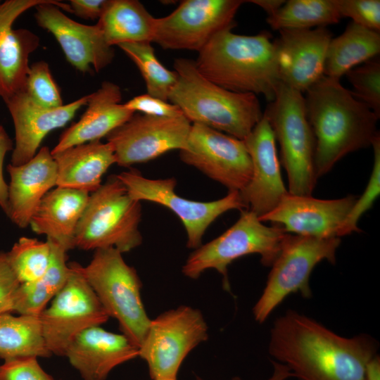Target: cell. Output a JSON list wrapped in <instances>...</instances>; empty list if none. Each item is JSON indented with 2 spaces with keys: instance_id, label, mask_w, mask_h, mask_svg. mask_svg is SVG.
I'll return each mask as SVG.
<instances>
[{
  "instance_id": "1",
  "label": "cell",
  "mask_w": 380,
  "mask_h": 380,
  "mask_svg": "<svg viewBox=\"0 0 380 380\" xmlns=\"http://www.w3.org/2000/svg\"><path fill=\"white\" fill-rule=\"evenodd\" d=\"M378 343L360 334L347 338L316 320L289 310L270 329L268 351L299 380H363Z\"/></svg>"
},
{
  "instance_id": "2",
  "label": "cell",
  "mask_w": 380,
  "mask_h": 380,
  "mask_svg": "<svg viewBox=\"0 0 380 380\" xmlns=\"http://www.w3.org/2000/svg\"><path fill=\"white\" fill-rule=\"evenodd\" d=\"M306 114L315 139L317 178L349 153L372 146L379 118L345 88L339 79L323 76L305 91Z\"/></svg>"
},
{
  "instance_id": "3",
  "label": "cell",
  "mask_w": 380,
  "mask_h": 380,
  "mask_svg": "<svg viewBox=\"0 0 380 380\" xmlns=\"http://www.w3.org/2000/svg\"><path fill=\"white\" fill-rule=\"evenodd\" d=\"M232 30L217 33L198 52L197 70L227 90L261 94L272 101L280 80L271 34L243 35Z\"/></svg>"
},
{
  "instance_id": "4",
  "label": "cell",
  "mask_w": 380,
  "mask_h": 380,
  "mask_svg": "<svg viewBox=\"0 0 380 380\" xmlns=\"http://www.w3.org/2000/svg\"><path fill=\"white\" fill-rule=\"evenodd\" d=\"M173 66L177 80L168 101L177 106L191 124L243 140L261 120L263 113L256 95L234 92L212 82L191 59L177 58Z\"/></svg>"
},
{
  "instance_id": "5",
  "label": "cell",
  "mask_w": 380,
  "mask_h": 380,
  "mask_svg": "<svg viewBox=\"0 0 380 380\" xmlns=\"http://www.w3.org/2000/svg\"><path fill=\"white\" fill-rule=\"evenodd\" d=\"M122 254L115 248L96 249L89 265L77 267L108 317L115 318L122 334L139 348L151 319L141 300L140 279Z\"/></svg>"
},
{
  "instance_id": "6",
  "label": "cell",
  "mask_w": 380,
  "mask_h": 380,
  "mask_svg": "<svg viewBox=\"0 0 380 380\" xmlns=\"http://www.w3.org/2000/svg\"><path fill=\"white\" fill-rule=\"evenodd\" d=\"M141 217L140 201L129 195L116 175L110 177L89 195L77 226L75 247L115 248L122 253L129 252L142 242Z\"/></svg>"
},
{
  "instance_id": "7",
  "label": "cell",
  "mask_w": 380,
  "mask_h": 380,
  "mask_svg": "<svg viewBox=\"0 0 380 380\" xmlns=\"http://www.w3.org/2000/svg\"><path fill=\"white\" fill-rule=\"evenodd\" d=\"M263 113L280 146L289 193L311 196L317 179L314 163L315 139L303 93L280 82L274 99Z\"/></svg>"
},
{
  "instance_id": "8",
  "label": "cell",
  "mask_w": 380,
  "mask_h": 380,
  "mask_svg": "<svg viewBox=\"0 0 380 380\" xmlns=\"http://www.w3.org/2000/svg\"><path fill=\"white\" fill-rule=\"evenodd\" d=\"M286 234L281 227L266 226L253 212L242 210L230 228L189 255L182 272L196 279L206 270L214 269L222 276L223 287L229 291L227 267L232 262L247 255L259 254L261 263L271 267Z\"/></svg>"
},
{
  "instance_id": "9",
  "label": "cell",
  "mask_w": 380,
  "mask_h": 380,
  "mask_svg": "<svg viewBox=\"0 0 380 380\" xmlns=\"http://www.w3.org/2000/svg\"><path fill=\"white\" fill-rule=\"evenodd\" d=\"M338 237L319 239L287 233L278 256L272 265L265 286L253 308L254 319L263 323L290 294L312 297L310 276L322 260L336 262Z\"/></svg>"
},
{
  "instance_id": "10",
  "label": "cell",
  "mask_w": 380,
  "mask_h": 380,
  "mask_svg": "<svg viewBox=\"0 0 380 380\" xmlns=\"http://www.w3.org/2000/svg\"><path fill=\"white\" fill-rule=\"evenodd\" d=\"M208 331L201 311L187 305L151 319L139 348V357L146 362L151 380H177L182 362L208 339Z\"/></svg>"
},
{
  "instance_id": "11",
  "label": "cell",
  "mask_w": 380,
  "mask_h": 380,
  "mask_svg": "<svg viewBox=\"0 0 380 380\" xmlns=\"http://www.w3.org/2000/svg\"><path fill=\"white\" fill-rule=\"evenodd\" d=\"M116 176L134 200L156 203L176 214L186 229V246L189 248L196 249L202 245L206 229L222 214L233 209L246 208L239 191H229L220 199L201 202L178 195L175 190L177 182L173 177L148 179L136 169Z\"/></svg>"
},
{
  "instance_id": "12",
  "label": "cell",
  "mask_w": 380,
  "mask_h": 380,
  "mask_svg": "<svg viewBox=\"0 0 380 380\" xmlns=\"http://www.w3.org/2000/svg\"><path fill=\"white\" fill-rule=\"evenodd\" d=\"M71 274L49 307L39 315L46 347L51 355L64 356L73 338L82 331L101 326L109 317L93 289L78 270L69 264Z\"/></svg>"
},
{
  "instance_id": "13",
  "label": "cell",
  "mask_w": 380,
  "mask_h": 380,
  "mask_svg": "<svg viewBox=\"0 0 380 380\" xmlns=\"http://www.w3.org/2000/svg\"><path fill=\"white\" fill-rule=\"evenodd\" d=\"M241 0H184L169 15L156 19L153 42L162 48L198 53L217 33L233 29Z\"/></svg>"
},
{
  "instance_id": "14",
  "label": "cell",
  "mask_w": 380,
  "mask_h": 380,
  "mask_svg": "<svg viewBox=\"0 0 380 380\" xmlns=\"http://www.w3.org/2000/svg\"><path fill=\"white\" fill-rule=\"evenodd\" d=\"M179 157L229 191H241L251 178L252 163L243 140L201 124H191Z\"/></svg>"
},
{
  "instance_id": "15",
  "label": "cell",
  "mask_w": 380,
  "mask_h": 380,
  "mask_svg": "<svg viewBox=\"0 0 380 380\" xmlns=\"http://www.w3.org/2000/svg\"><path fill=\"white\" fill-rule=\"evenodd\" d=\"M191 122L184 115L158 117L134 113L106 136L116 164L129 167L186 147Z\"/></svg>"
},
{
  "instance_id": "16",
  "label": "cell",
  "mask_w": 380,
  "mask_h": 380,
  "mask_svg": "<svg viewBox=\"0 0 380 380\" xmlns=\"http://www.w3.org/2000/svg\"><path fill=\"white\" fill-rule=\"evenodd\" d=\"M34 8L37 24L55 37L67 61L75 69L87 72L92 65L99 72L112 62L114 49L107 44L96 24H81L60 10L72 13L69 4L49 0Z\"/></svg>"
},
{
  "instance_id": "17",
  "label": "cell",
  "mask_w": 380,
  "mask_h": 380,
  "mask_svg": "<svg viewBox=\"0 0 380 380\" xmlns=\"http://www.w3.org/2000/svg\"><path fill=\"white\" fill-rule=\"evenodd\" d=\"M357 198L350 195L324 200L288 191L272 211L258 219L279 226L286 233L319 239L340 238L342 226Z\"/></svg>"
},
{
  "instance_id": "18",
  "label": "cell",
  "mask_w": 380,
  "mask_h": 380,
  "mask_svg": "<svg viewBox=\"0 0 380 380\" xmlns=\"http://www.w3.org/2000/svg\"><path fill=\"white\" fill-rule=\"evenodd\" d=\"M243 141L251 160L252 175L239 194L246 210L261 217L288 193L281 175L276 139L264 113Z\"/></svg>"
},
{
  "instance_id": "19",
  "label": "cell",
  "mask_w": 380,
  "mask_h": 380,
  "mask_svg": "<svg viewBox=\"0 0 380 380\" xmlns=\"http://www.w3.org/2000/svg\"><path fill=\"white\" fill-rule=\"evenodd\" d=\"M279 33L274 44L280 82L303 94L324 76L332 34L326 27Z\"/></svg>"
},
{
  "instance_id": "20",
  "label": "cell",
  "mask_w": 380,
  "mask_h": 380,
  "mask_svg": "<svg viewBox=\"0 0 380 380\" xmlns=\"http://www.w3.org/2000/svg\"><path fill=\"white\" fill-rule=\"evenodd\" d=\"M49 1H0V97L4 102L25 91L29 57L39 44L35 34L26 29H14L13 23L26 11Z\"/></svg>"
},
{
  "instance_id": "21",
  "label": "cell",
  "mask_w": 380,
  "mask_h": 380,
  "mask_svg": "<svg viewBox=\"0 0 380 380\" xmlns=\"http://www.w3.org/2000/svg\"><path fill=\"white\" fill-rule=\"evenodd\" d=\"M88 99L87 95L61 107L46 108L34 103L23 91L6 101L15 129L11 164L21 165L32 158L44 138L70 121Z\"/></svg>"
},
{
  "instance_id": "22",
  "label": "cell",
  "mask_w": 380,
  "mask_h": 380,
  "mask_svg": "<svg viewBox=\"0 0 380 380\" xmlns=\"http://www.w3.org/2000/svg\"><path fill=\"white\" fill-rule=\"evenodd\" d=\"M64 356L83 380H105L115 367L139 357V348L122 334L94 326L73 338Z\"/></svg>"
},
{
  "instance_id": "23",
  "label": "cell",
  "mask_w": 380,
  "mask_h": 380,
  "mask_svg": "<svg viewBox=\"0 0 380 380\" xmlns=\"http://www.w3.org/2000/svg\"><path fill=\"white\" fill-rule=\"evenodd\" d=\"M6 169L10 175L6 215L23 229L29 226L44 196L56 186V163L44 146L28 162L18 166L10 163Z\"/></svg>"
},
{
  "instance_id": "24",
  "label": "cell",
  "mask_w": 380,
  "mask_h": 380,
  "mask_svg": "<svg viewBox=\"0 0 380 380\" xmlns=\"http://www.w3.org/2000/svg\"><path fill=\"white\" fill-rule=\"evenodd\" d=\"M121 100L120 87L112 82H103L96 91L89 94L86 111L63 132L51 154L100 140L127 122L135 113L127 109Z\"/></svg>"
},
{
  "instance_id": "25",
  "label": "cell",
  "mask_w": 380,
  "mask_h": 380,
  "mask_svg": "<svg viewBox=\"0 0 380 380\" xmlns=\"http://www.w3.org/2000/svg\"><path fill=\"white\" fill-rule=\"evenodd\" d=\"M89 197L87 191L57 186L42 199L29 225L68 251L75 247L77 226Z\"/></svg>"
},
{
  "instance_id": "26",
  "label": "cell",
  "mask_w": 380,
  "mask_h": 380,
  "mask_svg": "<svg viewBox=\"0 0 380 380\" xmlns=\"http://www.w3.org/2000/svg\"><path fill=\"white\" fill-rule=\"evenodd\" d=\"M57 166L56 186L87 191L101 186V178L116 163L112 145L100 140L51 154Z\"/></svg>"
},
{
  "instance_id": "27",
  "label": "cell",
  "mask_w": 380,
  "mask_h": 380,
  "mask_svg": "<svg viewBox=\"0 0 380 380\" xmlns=\"http://www.w3.org/2000/svg\"><path fill=\"white\" fill-rule=\"evenodd\" d=\"M154 18L137 0H106L96 25L110 46L127 42H153Z\"/></svg>"
},
{
  "instance_id": "28",
  "label": "cell",
  "mask_w": 380,
  "mask_h": 380,
  "mask_svg": "<svg viewBox=\"0 0 380 380\" xmlns=\"http://www.w3.org/2000/svg\"><path fill=\"white\" fill-rule=\"evenodd\" d=\"M380 52V34L353 22L329 43L324 75L339 79Z\"/></svg>"
},
{
  "instance_id": "29",
  "label": "cell",
  "mask_w": 380,
  "mask_h": 380,
  "mask_svg": "<svg viewBox=\"0 0 380 380\" xmlns=\"http://www.w3.org/2000/svg\"><path fill=\"white\" fill-rule=\"evenodd\" d=\"M51 247L49 266L38 279L20 284L15 292L13 312L19 315L39 316L67 282L71 267L67 263V251L47 239Z\"/></svg>"
},
{
  "instance_id": "30",
  "label": "cell",
  "mask_w": 380,
  "mask_h": 380,
  "mask_svg": "<svg viewBox=\"0 0 380 380\" xmlns=\"http://www.w3.org/2000/svg\"><path fill=\"white\" fill-rule=\"evenodd\" d=\"M39 316L0 314V358L47 357Z\"/></svg>"
},
{
  "instance_id": "31",
  "label": "cell",
  "mask_w": 380,
  "mask_h": 380,
  "mask_svg": "<svg viewBox=\"0 0 380 380\" xmlns=\"http://www.w3.org/2000/svg\"><path fill=\"white\" fill-rule=\"evenodd\" d=\"M342 18L336 0H289L267 23L274 30H305L326 27Z\"/></svg>"
},
{
  "instance_id": "32",
  "label": "cell",
  "mask_w": 380,
  "mask_h": 380,
  "mask_svg": "<svg viewBox=\"0 0 380 380\" xmlns=\"http://www.w3.org/2000/svg\"><path fill=\"white\" fill-rule=\"evenodd\" d=\"M118 46L133 61L146 84L147 94L168 101L177 80V72L167 69L157 58L150 42H127Z\"/></svg>"
},
{
  "instance_id": "33",
  "label": "cell",
  "mask_w": 380,
  "mask_h": 380,
  "mask_svg": "<svg viewBox=\"0 0 380 380\" xmlns=\"http://www.w3.org/2000/svg\"><path fill=\"white\" fill-rule=\"evenodd\" d=\"M8 262L20 284L34 281L46 272L50 261L49 241L21 237L8 252Z\"/></svg>"
},
{
  "instance_id": "34",
  "label": "cell",
  "mask_w": 380,
  "mask_h": 380,
  "mask_svg": "<svg viewBox=\"0 0 380 380\" xmlns=\"http://www.w3.org/2000/svg\"><path fill=\"white\" fill-rule=\"evenodd\" d=\"M345 75L352 94L380 117V60L375 57L349 70Z\"/></svg>"
},
{
  "instance_id": "35",
  "label": "cell",
  "mask_w": 380,
  "mask_h": 380,
  "mask_svg": "<svg viewBox=\"0 0 380 380\" xmlns=\"http://www.w3.org/2000/svg\"><path fill=\"white\" fill-rule=\"evenodd\" d=\"M25 91L39 106L54 108L64 105L58 87L45 61H40L30 66Z\"/></svg>"
},
{
  "instance_id": "36",
  "label": "cell",
  "mask_w": 380,
  "mask_h": 380,
  "mask_svg": "<svg viewBox=\"0 0 380 380\" xmlns=\"http://www.w3.org/2000/svg\"><path fill=\"white\" fill-rule=\"evenodd\" d=\"M372 146L374 150V161L369 181L362 196L357 198L355 204L346 219L340 232V236L353 232H360L357 224L361 216L373 205L380 192V134H378Z\"/></svg>"
},
{
  "instance_id": "37",
  "label": "cell",
  "mask_w": 380,
  "mask_h": 380,
  "mask_svg": "<svg viewBox=\"0 0 380 380\" xmlns=\"http://www.w3.org/2000/svg\"><path fill=\"white\" fill-rule=\"evenodd\" d=\"M336 4L342 18H350L353 23L379 32V0H336Z\"/></svg>"
},
{
  "instance_id": "38",
  "label": "cell",
  "mask_w": 380,
  "mask_h": 380,
  "mask_svg": "<svg viewBox=\"0 0 380 380\" xmlns=\"http://www.w3.org/2000/svg\"><path fill=\"white\" fill-rule=\"evenodd\" d=\"M0 380H54L41 367L37 357L4 360L0 365Z\"/></svg>"
},
{
  "instance_id": "39",
  "label": "cell",
  "mask_w": 380,
  "mask_h": 380,
  "mask_svg": "<svg viewBox=\"0 0 380 380\" xmlns=\"http://www.w3.org/2000/svg\"><path fill=\"white\" fill-rule=\"evenodd\" d=\"M124 106L134 113L158 117H176L182 115L180 108L169 102L150 96L148 94L133 97Z\"/></svg>"
},
{
  "instance_id": "40",
  "label": "cell",
  "mask_w": 380,
  "mask_h": 380,
  "mask_svg": "<svg viewBox=\"0 0 380 380\" xmlns=\"http://www.w3.org/2000/svg\"><path fill=\"white\" fill-rule=\"evenodd\" d=\"M20 284L10 267L6 252L0 251V314L13 312L15 294Z\"/></svg>"
},
{
  "instance_id": "41",
  "label": "cell",
  "mask_w": 380,
  "mask_h": 380,
  "mask_svg": "<svg viewBox=\"0 0 380 380\" xmlns=\"http://www.w3.org/2000/svg\"><path fill=\"white\" fill-rule=\"evenodd\" d=\"M12 139L2 125H0V208L6 215L8 211V189L3 172L4 161L6 153L13 151Z\"/></svg>"
},
{
  "instance_id": "42",
  "label": "cell",
  "mask_w": 380,
  "mask_h": 380,
  "mask_svg": "<svg viewBox=\"0 0 380 380\" xmlns=\"http://www.w3.org/2000/svg\"><path fill=\"white\" fill-rule=\"evenodd\" d=\"M106 0H70L72 13L84 18L96 20L100 18Z\"/></svg>"
},
{
  "instance_id": "43",
  "label": "cell",
  "mask_w": 380,
  "mask_h": 380,
  "mask_svg": "<svg viewBox=\"0 0 380 380\" xmlns=\"http://www.w3.org/2000/svg\"><path fill=\"white\" fill-rule=\"evenodd\" d=\"M273 366L272 375L267 380H287L289 378L294 377L291 370L284 365L274 360H271ZM196 380H203L199 376H196ZM232 380H241L239 376H234Z\"/></svg>"
},
{
  "instance_id": "44",
  "label": "cell",
  "mask_w": 380,
  "mask_h": 380,
  "mask_svg": "<svg viewBox=\"0 0 380 380\" xmlns=\"http://www.w3.org/2000/svg\"><path fill=\"white\" fill-rule=\"evenodd\" d=\"M363 380H380V358L377 354L366 364Z\"/></svg>"
},
{
  "instance_id": "45",
  "label": "cell",
  "mask_w": 380,
  "mask_h": 380,
  "mask_svg": "<svg viewBox=\"0 0 380 380\" xmlns=\"http://www.w3.org/2000/svg\"><path fill=\"white\" fill-rule=\"evenodd\" d=\"M286 1L283 0H252L247 1L262 8L267 13V16L275 13Z\"/></svg>"
},
{
  "instance_id": "46",
  "label": "cell",
  "mask_w": 380,
  "mask_h": 380,
  "mask_svg": "<svg viewBox=\"0 0 380 380\" xmlns=\"http://www.w3.org/2000/svg\"></svg>"
}]
</instances>
